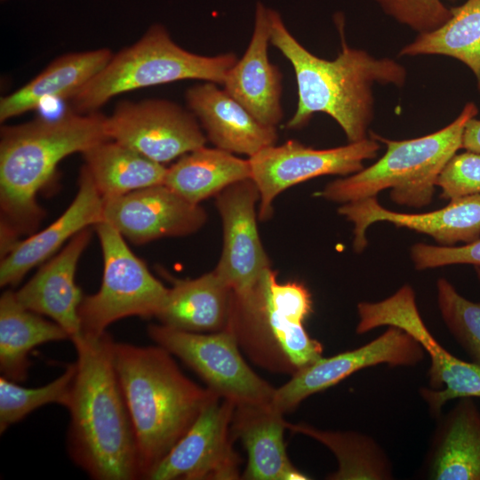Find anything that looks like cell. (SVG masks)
<instances>
[{
	"mask_svg": "<svg viewBox=\"0 0 480 480\" xmlns=\"http://www.w3.org/2000/svg\"><path fill=\"white\" fill-rule=\"evenodd\" d=\"M72 342L77 359L66 406L69 456L96 480L140 479L135 432L113 362L114 340L105 332Z\"/></svg>",
	"mask_w": 480,
	"mask_h": 480,
	"instance_id": "obj_1",
	"label": "cell"
},
{
	"mask_svg": "<svg viewBox=\"0 0 480 480\" xmlns=\"http://www.w3.org/2000/svg\"><path fill=\"white\" fill-rule=\"evenodd\" d=\"M268 12L270 43L292 64L298 87L297 108L286 127L301 128L315 113L322 112L339 124L349 143L366 139L373 118L372 84L402 87L406 80L404 67L392 59H376L350 47L340 18L336 19V24L341 50L334 60L321 59L300 44L276 11Z\"/></svg>",
	"mask_w": 480,
	"mask_h": 480,
	"instance_id": "obj_2",
	"label": "cell"
},
{
	"mask_svg": "<svg viewBox=\"0 0 480 480\" xmlns=\"http://www.w3.org/2000/svg\"><path fill=\"white\" fill-rule=\"evenodd\" d=\"M109 140L106 116L97 112H69L1 128V255L23 234H33L44 211L38 192L53 178L66 156L84 153Z\"/></svg>",
	"mask_w": 480,
	"mask_h": 480,
	"instance_id": "obj_3",
	"label": "cell"
},
{
	"mask_svg": "<svg viewBox=\"0 0 480 480\" xmlns=\"http://www.w3.org/2000/svg\"><path fill=\"white\" fill-rule=\"evenodd\" d=\"M160 346L113 344V362L135 432L140 478L189 429L213 393L187 378Z\"/></svg>",
	"mask_w": 480,
	"mask_h": 480,
	"instance_id": "obj_4",
	"label": "cell"
},
{
	"mask_svg": "<svg viewBox=\"0 0 480 480\" xmlns=\"http://www.w3.org/2000/svg\"><path fill=\"white\" fill-rule=\"evenodd\" d=\"M311 311L305 285L278 283L270 268L250 293L233 294L227 328L257 364L293 375L323 357L321 343L304 327Z\"/></svg>",
	"mask_w": 480,
	"mask_h": 480,
	"instance_id": "obj_5",
	"label": "cell"
},
{
	"mask_svg": "<svg viewBox=\"0 0 480 480\" xmlns=\"http://www.w3.org/2000/svg\"><path fill=\"white\" fill-rule=\"evenodd\" d=\"M477 113V107L468 102L450 124L411 140H392L371 132V138L386 144L383 156L368 168L330 182L318 196L346 204L389 189L391 200L397 204L412 208L429 204L439 174L461 148L464 127Z\"/></svg>",
	"mask_w": 480,
	"mask_h": 480,
	"instance_id": "obj_6",
	"label": "cell"
},
{
	"mask_svg": "<svg viewBox=\"0 0 480 480\" xmlns=\"http://www.w3.org/2000/svg\"><path fill=\"white\" fill-rule=\"evenodd\" d=\"M237 59L235 53L204 56L178 45L166 28L152 25L132 45L113 55L108 63L71 98L76 113L87 114L113 97L137 89L184 79L223 84Z\"/></svg>",
	"mask_w": 480,
	"mask_h": 480,
	"instance_id": "obj_7",
	"label": "cell"
},
{
	"mask_svg": "<svg viewBox=\"0 0 480 480\" xmlns=\"http://www.w3.org/2000/svg\"><path fill=\"white\" fill-rule=\"evenodd\" d=\"M94 228L102 251V282L96 293L83 298L78 313L82 334L98 336L122 318L156 316L168 288L151 274L111 225L102 220Z\"/></svg>",
	"mask_w": 480,
	"mask_h": 480,
	"instance_id": "obj_8",
	"label": "cell"
},
{
	"mask_svg": "<svg viewBox=\"0 0 480 480\" xmlns=\"http://www.w3.org/2000/svg\"><path fill=\"white\" fill-rule=\"evenodd\" d=\"M357 314V334L381 326L397 327L429 356V387L420 388L419 394L434 419L442 414L444 405L451 400L480 397V366L457 358L435 339L420 315L411 285L404 284L383 300L358 303Z\"/></svg>",
	"mask_w": 480,
	"mask_h": 480,
	"instance_id": "obj_9",
	"label": "cell"
},
{
	"mask_svg": "<svg viewBox=\"0 0 480 480\" xmlns=\"http://www.w3.org/2000/svg\"><path fill=\"white\" fill-rule=\"evenodd\" d=\"M148 333L195 371L218 396L236 405L271 403L276 388L246 364L230 329L202 333L150 324Z\"/></svg>",
	"mask_w": 480,
	"mask_h": 480,
	"instance_id": "obj_10",
	"label": "cell"
},
{
	"mask_svg": "<svg viewBox=\"0 0 480 480\" xmlns=\"http://www.w3.org/2000/svg\"><path fill=\"white\" fill-rule=\"evenodd\" d=\"M379 149L372 138L327 149L296 140L263 148L248 158L251 179L260 193V219L271 217L274 199L286 188L319 176L356 173L364 169V161L376 157Z\"/></svg>",
	"mask_w": 480,
	"mask_h": 480,
	"instance_id": "obj_11",
	"label": "cell"
},
{
	"mask_svg": "<svg viewBox=\"0 0 480 480\" xmlns=\"http://www.w3.org/2000/svg\"><path fill=\"white\" fill-rule=\"evenodd\" d=\"M236 404L212 393L198 416L149 473V480H236L240 458L230 434Z\"/></svg>",
	"mask_w": 480,
	"mask_h": 480,
	"instance_id": "obj_12",
	"label": "cell"
},
{
	"mask_svg": "<svg viewBox=\"0 0 480 480\" xmlns=\"http://www.w3.org/2000/svg\"><path fill=\"white\" fill-rule=\"evenodd\" d=\"M109 140L164 164L205 145L195 115L166 100H124L106 117Z\"/></svg>",
	"mask_w": 480,
	"mask_h": 480,
	"instance_id": "obj_13",
	"label": "cell"
},
{
	"mask_svg": "<svg viewBox=\"0 0 480 480\" xmlns=\"http://www.w3.org/2000/svg\"><path fill=\"white\" fill-rule=\"evenodd\" d=\"M424 356V349L411 335L388 326L370 342L331 357H321L297 372L287 383L276 388L270 404L284 414L309 396L338 384L354 372L382 364L391 367L415 366Z\"/></svg>",
	"mask_w": 480,
	"mask_h": 480,
	"instance_id": "obj_14",
	"label": "cell"
},
{
	"mask_svg": "<svg viewBox=\"0 0 480 480\" xmlns=\"http://www.w3.org/2000/svg\"><path fill=\"white\" fill-rule=\"evenodd\" d=\"M215 196L222 221L223 246L214 271L236 296L243 297L270 268L257 228L259 189L252 179H246Z\"/></svg>",
	"mask_w": 480,
	"mask_h": 480,
	"instance_id": "obj_15",
	"label": "cell"
},
{
	"mask_svg": "<svg viewBox=\"0 0 480 480\" xmlns=\"http://www.w3.org/2000/svg\"><path fill=\"white\" fill-rule=\"evenodd\" d=\"M206 219L202 206L187 201L164 184L103 200L102 220L136 244L193 234Z\"/></svg>",
	"mask_w": 480,
	"mask_h": 480,
	"instance_id": "obj_16",
	"label": "cell"
},
{
	"mask_svg": "<svg viewBox=\"0 0 480 480\" xmlns=\"http://www.w3.org/2000/svg\"><path fill=\"white\" fill-rule=\"evenodd\" d=\"M339 214L354 225L353 248L362 252L367 245L366 229L374 222L388 221L433 237L442 246L480 238V194L450 200L442 209L425 213H402L382 207L376 196L346 204Z\"/></svg>",
	"mask_w": 480,
	"mask_h": 480,
	"instance_id": "obj_17",
	"label": "cell"
},
{
	"mask_svg": "<svg viewBox=\"0 0 480 480\" xmlns=\"http://www.w3.org/2000/svg\"><path fill=\"white\" fill-rule=\"evenodd\" d=\"M91 236L89 228L77 233L29 281L14 292L22 306L60 324L71 341L83 335L78 309L84 296L75 277L78 260Z\"/></svg>",
	"mask_w": 480,
	"mask_h": 480,
	"instance_id": "obj_18",
	"label": "cell"
},
{
	"mask_svg": "<svg viewBox=\"0 0 480 480\" xmlns=\"http://www.w3.org/2000/svg\"><path fill=\"white\" fill-rule=\"evenodd\" d=\"M78 183L74 200L56 220L26 239L19 240L2 257L1 287L16 285L31 268L51 259L77 233L102 221L103 200L84 166Z\"/></svg>",
	"mask_w": 480,
	"mask_h": 480,
	"instance_id": "obj_19",
	"label": "cell"
},
{
	"mask_svg": "<svg viewBox=\"0 0 480 480\" xmlns=\"http://www.w3.org/2000/svg\"><path fill=\"white\" fill-rule=\"evenodd\" d=\"M262 3L255 9L254 26L248 47L228 70L224 90L266 125L276 126L283 118L282 74L268 59L269 12Z\"/></svg>",
	"mask_w": 480,
	"mask_h": 480,
	"instance_id": "obj_20",
	"label": "cell"
},
{
	"mask_svg": "<svg viewBox=\"0 0 480 480\" xmlns=\"http://www.w3.org/2000/svg\"><path fill=\"white\" fill-rule=\"evenodd\" d=\"M217 84L204 82L188 89L186 100L218 148L252 156L277 140L276 126L266 125Z\"/></svg>",
	"mask_w": 480,
	"mask_h": 480,
	"instance_id": "obj_21",
	"label": "cell"
},
{
	"mask_svg": "<svg viewBox=\"0 0 480 480\" xmlns=\"http://www.w3.org/2000/svg\"><path fill=\"white\" fill-rule=\"evenodd\" d=\"M422 467L430 480H480V411L473 397L436 420Z\"/></svg>",
	"mask_w": 480,
	"mask_h": 480,
	"instance_id": "obj_22",
	"label": "cell"
},
{
	"mask_svg": "<svg viewBox=\"0 0 480 480\" xmlns=\"http://www.w3.org/2000/svg\"><path fill=\"white\" fill-rule=\"evenodd\" d=\"M287 421L271 404L236 405L231 429L247 452L241 476L246 480H306L288 458L284 440Z\"/></svg>",
	"mask_w": 480,
	"mask_h": 480,
	"instance_id": "obj_23",
	"label": "cell"
},
{
	"mask_svg": "<svg viewBox=\"0 0 480 480\" xmlns=\"http://www.w3.org/2000/svg\"><path fill=\"white\" fill-rule=\"evenodd\" d=\"M233 294L214 270L195 279H172L155 317L176 330L220 332L228 327Z\"/></svg>",
	"mask_w": 480,
	"mask_h": 480,
	"instance_id": "obj_24",
	"label": "cell"
},
{
	"mask_svg": "<svg viewBox=\"0 0 480 480\" xmlns=\"http://www.w3.org/2000/svg\"><path fill=\"white\" fill-rule=\"evenodd\" d=\"M113 55L109 49L100 48L54 60L31 81L1 98V123L36 108L47 99H70L105 68Z\"/></svg>",
	"mask_w": 480,
	"mask_h": 480,
	"instance_id": "obj_25",
	"label": "cell"
},
{
	"mask_svg": "<svg viewBox=\"0 0 480 480\" xmlns=\"http://www.w3.org/2000/svg\"><path fill=\"white\" fill-rule=\"evenodd\" d=\"M69 339L57 323L28 309L16 299L15 292L5 291L0 298V371L2 376L15 382L27 380L29 352L36 346Z\"/></svg>",
	"mask_w": 480,
	"mask_h": 480,
	"instance_id": "obj_26",
	"label": "cell"
},
{
	"mask_svg": "<svg viewBox=\"0 0 480 480\" xmlns=\"http://www.w3.org/2000/svg\"><path fill=\"white\" fill-rule=\"evenodd\" d=\"M251 179L249 160L205 146L195 149L167 168L164 184L187 201L199 204L228 186Z\"/></svg>",
	"mask_w": 480,
	"mask_h": 480,
	"instance_id": "obj_27",
	"label": "cell"
},
{
	"mask_svg": "<svg viewBox=\"0 0 480 480\" xmlns=\"http://www.w3.org/2000/svg\"><path fill=\"white\" fill-rule=\"evenodd\" d=\"M84 167L103 200L164 184L167 168L115 140L101 141L84 153Z\"/></svg>",
	"mask_w": 480,
	"mask_h": 480,
	"instance_id": "obj_28",
	"label": "cell"
},
{
	"mask_svg": "<svg viewBox=\"0 0 480 480\" xmlns=\"http://www.w3.org/2000/svg\"><path fill=\"white\" fill-rule=\"evenodd\" d=\"M287 429L308 436L325 445L337 459L338 468L330 480H390L393 466L385 450L370 436L356 431H332L306 423H287Z\"/></svg>",
	"mask_w": 480,
	"mask_h": 480,
	"instance_id": "obj_29",
	"label": "cell"
},
{
	"mask_svg": "<svg viewBox=\"0 0 480 480\" xmlns=\"http://www.w3.org/2000/svg\"><path fill=\"white\" fill-rule=\"evenodd\" d=\"M451 18L444 25L420 33L399 54L455 58L473 71L480 92V0H467L462 5L451 8Z\"/></svg>",
	"mask_w": 480,
	"mask_h": 480,
	"instance_id": "obj_30",
	"label": "cell"
},
{
	"mask_svg": "<svg viewBox=\"0 0 480 480\" xmlns=\"http://www.w3.org/2000/svg\"><path fill=\"white\" fill-rule=\"evenodd\" d=\"M76 362L68 364L65 372L52 382L39 388H25L4 376L0 378V432L21 420L36 409L49 404L67 406Z\"/></svg>",
	"mask_w": 480,
	"mask_h": 480,
	"instance_id": "obj_31",
	"label": "cell"
},
{
	"mask_svg": "<svg viewBox=\"0 0 480 480\" xmlns=\"http://www.w3.org/2000/svg\"><path fill=\"white\" fill-rule=\"evenodd\" d=\"M441 317L456 342L480 366V302L460 295L445 278L436 282Z\"/></svg>",
	"mask_w": 480,
	"mask_h": 480,
	"instance_id": "obj_32",
	"label": "cell"
},
{
	"mask_svg": "<svg viewBox=\"0 0 480 480\" xmlns=\"http://www.w3.org/2000/svg\"><path fill=\"white\" fill-rule=\"evenodd\" d=\"M382 11L420 33L432 31L452 16L441 0H376Z\"/></svg>",
	"mask_w": 480,
	"mask_h": 480,
	"instance_id": "obj_33",
	"label": "cell"
},
{
	"mask_svg": "<svg viewBox=\"0 0 480 480\" xmlns=\"http://www.w3.org/2000/svg\"><path fill=\"white\" fill-rule=\"evenodd\" d=\"M443 199L480 194V154L466 151L455 154L436 180Z\"/></svg>",
	"mask_w": 480,
	"mask_h": 480,
	"instance_id": "obj_34",
	"label": "cell"
},
{
	"mask_svg": "<svg viewBox=\"0 0 480 480\" xmlns=\"http://www.w3.org/2000/svg\"><path fill=\"white\" fill-rule=\"evenodd\" d=\"M411 258L417 270L453 264L480 266V238L461 246H435L418 243L411 247Z\"/></svg>",
	"mask_w": 480,
	"mask_h": 480,
	"instance_id": "obj_35",
	"label": "cell"
},
{
	"mask_svg": "<svg viewBox=\"0 0 480 480\" xmlns=\"http://www.w3.org/2000/svg\"><path fill=\"white\" fill-rule=\"evenodd\" d=\"M461 148L480 154V120L470 118L463 131Z\"/></svg>",
	"mask_w": 480,
	"mask_h": 480,
	"instance_id": "obj_36",
	"label": "cell"
},
{
	"mask_svg": "<svg viewBox=\"0 0 480 480\" xmlns=\"http://www.w3.org/2000/svg\"><path fill=\"white\" fill-rule=\"evenodd\" d=\"M475 271H476V276L480 282V266H475Z\"/></svg>",
	"mask_w": 480,
	"mask_h": 480,
	"instance_id": "obj_37",
	"label": "cell"
}]
</instances>
